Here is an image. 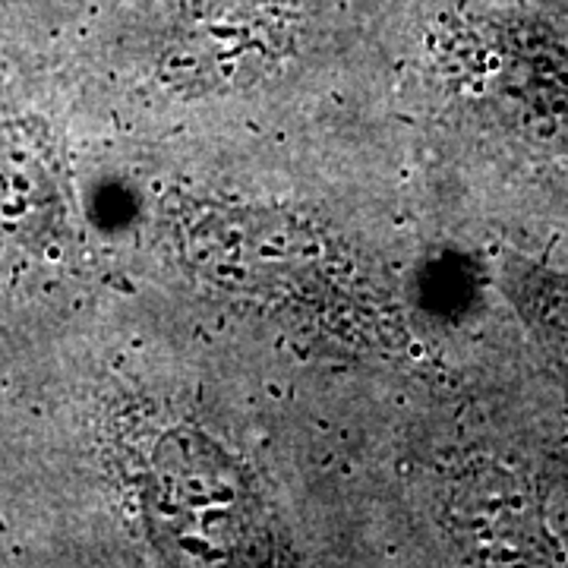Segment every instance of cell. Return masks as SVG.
<instances>
[{"mask_svg": "<svg viewBox=\"0 0 568 568\" xmlns=\"http://www.w3.org/2000/svg\"><path fill=\"white\" fill-rule=\"evenodd\" d=\"M499 99L528 140L568 152V44L544 36L511 41Z\"/></svg>", "mask_w": 568, "mask_h": 568, "instance_id": "4", "label": "cell"}, {"mask_svg": "<svg viewBox=\"0 0 568 568\" xmlns=\"http://www.w3.org/2000/svg\"><path fill=\"white\" fill-rule=\"evenodd\" d=\"M190 253L215 282L246 291H287L316 272L325 250L297 224L260 212L205 215L190 231Z\"/></svg>", "mask_w": 568, "mask_h": 568, "instance_id": "3", "label": "cell"}, {"mask_svg": "<svg viewBox=\"0 0 568 568\" xmlns=\"http://www.w3.org/2000/svg\"><path fill=\"white\" fill-rule=\"evenodd\" d=\"M499 275L503 291L530 328L534 342L568 379V272L508 253Z\"/></svg>", "mask_w": 568, "mask_h": 568, "instance_id": "5", "label": "cell"}, {"mask_svg": "<svg viewBox=\"0 0 568 568\" xmlns=\"http://www.w3.org/2000/svg\"><path fill=\"white\" fill-rule=\"evenodd\" d=\"M145 515L159 547L186 566H246L275 552L246 470L193 426L164 433L152 448Z\"/></svg>", "mask_w": 568, "mask_h": 568, "instance_id": "1", "label": "cell"}, {"mask_svg": "<svg viewBox=\"0 0 568 568\" xmlns=\"http://www.w3.org/2000/svg\"><path fill=\"white\" fill-rule=\"evenodd\" d=\"M284 51L278 10L265 0H196L174 29L164 80L183 92H222L268 73Z\"/></svg>", "mask_w": 568, "mask_h": 568, "instance_id": "2", "label": "cell"}, {"mask_svg": "<svg viewBox=\"0 0 568 568\" xmlns=\"http://www.w3.org/2000/svg\"><path fill=\"white\" fill-rule=\"evenodd\" d=\"M58 215V186L39 152L20 133L0 130V231L44 234Z\"/></svg>", "mask_w": 568, "mask_h": 568, "instance_id": "6", "label": "cell"}]
</instances>
